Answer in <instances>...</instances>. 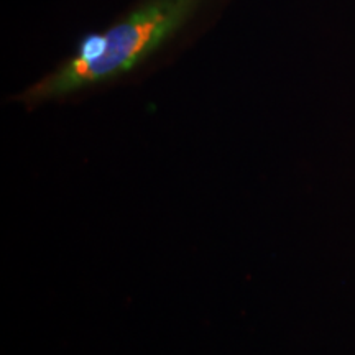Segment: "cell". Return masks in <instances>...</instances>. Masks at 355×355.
I'll use <instances>...</instances> for the list:
<instances>
[{
    "mask_svg": "<svg viewBox=\"0 0 355 355\" xmlns=\"http://www.w3.org/2000/svg\"><path fill=\"white\" fill-rule=\"evenodd\" d=\"M232 0H135L15 97L26 109L130 78L216 25Z\"/></svg>",
    "mask_w": 355,
    "mask_h": 355,
    "instance_id": "obj_1",
    "label": "cell"
}]
</instances>
